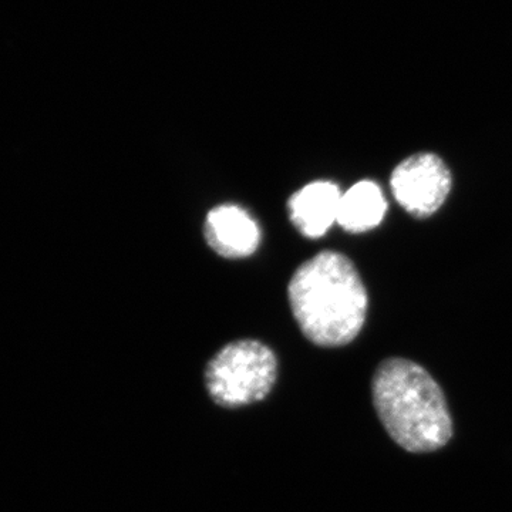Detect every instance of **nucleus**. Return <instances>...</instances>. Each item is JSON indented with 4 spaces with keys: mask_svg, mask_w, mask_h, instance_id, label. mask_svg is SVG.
I'll list each match as a JSON object with an SVG mask.
<instances>
[{
    "mask_svg": "<svg viewBox=\"0 0 512 512\" xmlns=\"http://www.w3.org/2000/svg\"><path fill=\"white\" fill-rule=\"evenodd\" d=\"M372 389L384 429L404 450L431 453L450 441L453 424L446 399L426 369L392 357L377 367Z\"/></svg>",
    "mask_w": 512,
    "mask_h": 512,
    "instance_id": "f03ea898",
    "label": "nucleus"
},
{
    "mask_svg": "<svg viewBox=\"0 0 512 512\" xmlns=\"http://www.w3.org/2000/svg\"><path fill=\"white\" fill-rule=\"evenodd\" d=\"M386 211L387 201L380 185L363 180L343 192L336 222L350 234H363L379 227Z\"/></svg>",
    "mask_w": 512,
    "mask_h": 512,
    "instance_id": "0eeeda50",
    "label": "nucleus"
},
{
    "mask_svg": "<svg viewBox=\"0 0 512 512\" xmlns=\"http://www.w3.org/2000/svg\"><path fill=\"white\" fill-rule=\"evenodd\" d=\"M293 316L303 335L320 348L353 342L366 322V286L355 264L336 251L303 262L288 288Z\"/></svg>",
    "mask_w": 512,
    "mask_h": 512,
    "instance_id": "f257e3e1",
    "label": "nucleus"
},
{
    "mask_svg": "<svg viewBox=\"0 0 512 512\" xmlns=\"http://www.w3.org/2000/svg\"><path fill=\"white\" fill-rule=\"evenodd\" d=\"M275 353L258 340H237L224 346L208 363V394L225 409L249 406L264 400L276 382Z\"/></svg>",
    "mask_w": 512,
    "mask_h": 512,
    "instance_id": "7ed1b4c3",
    "label": "nucleus"
},
{
    "mask_svg": "<svg viewBox=\"0 0 512 512\" xmlns=\"http://www.w3.org/2000/svg\"><path fill=\"white\" fill-rule=\"evenodd\" d=\"M340 192L330 181H313L289 198L288 210L292 224L303 237L320 238L338 221Z\"/></svg>",
    "mask_w": 512,
    "mask_h": 512,
    "instance_id": "423d86ee",
    "label": "nucleus"
},
{
    "mask_svg": "<svg viewBox=\"0 0 512 512\" xmlns=\"http://www.w3.org/2000/svg\"><path fill=\"white\" fill-rule=\"evenodd\" d=\"M453 187L446 161L434 153H417L394 168L390 177L394 200L414 218H429L440 210Z\"/></svg>",
    "mask_w": 512,
    "mask_h": 512,
    "instance_id": "20e7f679",
    "label": "nucleus"
},
{
    "mask_svg": "<svg viewBox=\"0 0 512 512\" xmlns=\"http://www.w3.org/2000/svg\"><path fill=\"white\" fill-rule=\"evenodd\" d=\"M208 245L224 258H247L261 242L258 222L238 205H220L208 212L205 221Z\"/></svg>",
    "mask_w": 512,
    "mask_h": 512,
    "instance_id": "39448f33",
    "label": "nucleus"
}]
</instances>
